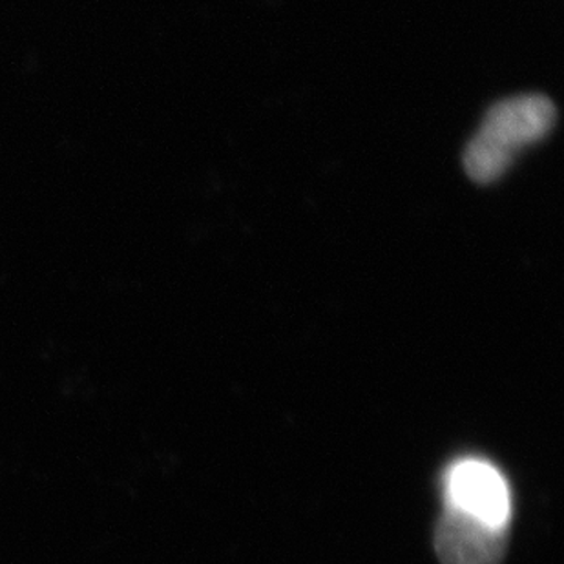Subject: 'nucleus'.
I'll use <instances>...</instances> for the list:
<instances>
[{"instance_id":"obj_1","label":"nucleus","mask_w":564,"mask_h":564,"mask_svg":"<svg viewBox=\"0 0 564 564\" xmlns=\"http://www.w3.org/2000/svg\"><path fill=\"white\" fill-rule=\"evenodd\" d=\"M557 121L554 102L544 96H519L491 107L464 152V169L474 182L505 176L522 149L543 141Z\"/></svg>"},{"instance_id":"obj_2","label":"nucleus","mask_w":564,"mask_h":564,"mask_svg":"<svg viewBox=\"0 0 564 564\" xmlns=\"http://www.w3.org/2000/svg\"><path fill=\"white\" fill-rule=\"evenodd\" d=\"M444 499L447 508L508 530L513 513L510 485L490 460L479 457L455 460L444 475Z\"/></svg>"},{"instance_id":"obj_3","label":"nucleus","mask_w":564,"mask_h":564,"mask_svg":"<svg viewBox=\"0 0 564 564\" xmlns=\"http://www.w3.org/2000/svg\"><path fill=\"white\" fill-rule=\"evenodd\" d=\"M508 535L502 528L444 508L435 528V550L442 564H501Z\"/></svg>"}]
</instances>
